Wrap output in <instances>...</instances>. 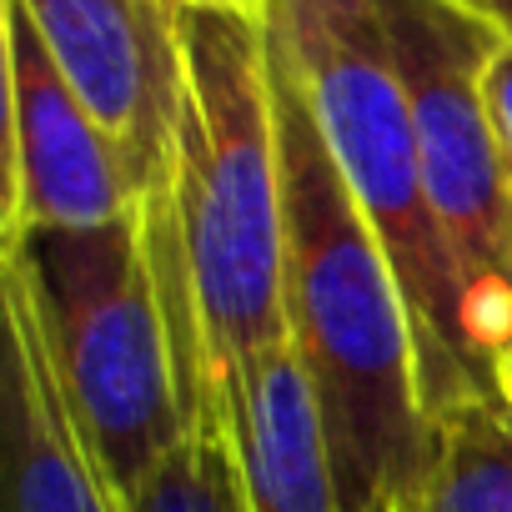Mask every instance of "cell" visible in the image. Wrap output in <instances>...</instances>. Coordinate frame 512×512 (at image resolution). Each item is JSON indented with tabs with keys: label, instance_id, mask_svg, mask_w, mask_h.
Here are the masks:
<instances>
[{
	"label": "cell",
	"instance_id": "7c38bea8",
	"mask_svg": "<svg viewBox=\"0 0 512 512\" xmlns=\"http://www.w3.org/2000/svg\"><path fill=\"white\" fill-rule=\"evenodd\" d=\"M487 106H492V126L512 171V41H497L492 61H487Z\"/></svg>",
	"mask_w": 512,
	"mask_h": 512
},
{
	"label": "cell",
	"instance_id": "52a82bcc",
	"mask_svg": "<svg viewBox=\"0 0 512 512\" xmlns=\"http://www.w3.org/2000/svg\"><path fill=\"white\" fill-rule=\"evenodd\" d=\"M6 241L46 226H106L146 206L126 156L56 71L31 11L6 0Z\"/></svg>",
	"mask_w": 512,
	"mask_h": 512
},
{
	"label": "cell",
	"instance_id": "8992f818",
	"mask_svg": "<svg viewBox=\"0 0 512 512\" xmlns=\"http://www.w3.org/2000/svg\"><path fill=\"white\" fill-rule=\"evenodd\" d=\"M56 71L126 156L141 196H166L181 131V0H21Z\"/></svg>",
	"mask_w": 512,
	"mask_h": 512
},
{
	"label": "cell",
	"instance_id": "9a60e30c",
	"mask_svg": "<svg viewBox=\"0 0 512 512\" xmlns=\"http://www.w3.org/2000/svg\"><path fill=\"white\" fill-rule=\"evenodd\" d=\"M226 6H246V11H267V0H226Z\"/></svg>",
	"mask_w": 512,
	"mask_h": 512
},
{
	"label": "cell",
	"instance_id": "4fadbf2b",
	"mask_svg": "<svg viewBox=\"0 0 512 512\" xmlns=\"http://www.w3.org/2000/svg\"><path fill=\"white\" fill-rule=\"evenodd\" d=\"M452 6L477 16L482 26H492L502 41H512V0H452Z\"/></svg>",
	"mask_w": 512,
	"mask_h": 512
},
{
	"label": "cell",
	"instance_id": "5b68a950",
	"mask_svg": "<svg viewBox=\"0 0 512 512\" xmlns=\"http://www.w3.org/2000/svg\"><path fill=\"white\" fill-rule=\"evenodd\" d=\"M417 121L422 181L457 267L467 342L487 382L512 357V171L487 106L497 31L452 0H377Z\"/></svg>",
	"mask_w": 512,
	"mask_h": 512
},
{
	"label": "cell",
	"instance_id": "3957f363",
	"mask_svg": "<svg viewBox=\"0 0 512 512\" xmlns=\"http://www.w3.org/2000/svg\"><path fill=\"white\" fill-rule=\"evenodd\" d=\"M26 282L76 432L126 507L131 492L221 407L176 322L146 206L106 226H46L6 241Z\"/></svg>",
	"mask_w": 512,
	"mask_h": 512
},
{
	"label": "cell",
	"instance_id": "277c9868",
	"mask_svg": "<svg viewBox=\"0 0 512 512\" xmlns=\"http://www.w3.org/2000/svg\"><path fill=\"white\" fill-rule=\"evenodd\" d=\"M267 16L357 211L397 272L417 327L432 422L462 397L497 392L467 342L457 267L427 201L412 96L382 6L377 0H267Z\"/></svg>",
	"mask_w": 512,
	"mask_h": 512
},
{
	"label": "cell",
	"instance_id": "6da1fadb",
	"mask_svg": "<svg viewBox=\"0 0 512 512\" xmlns=\"http://www.w3.org/2000/svg\"><path fill=\"white\" fill-rule=\"evenodd\" d=\"M272 71L287 176V342L322 417L342 512H427L437 422L407 297L277 36Z\"/></svg>",
	"mask_w": 512,
	"mask_h": 512
},
{
	"label": "cell",
	"instance_id": "8fae6325",
	"mask_svg": "<svg viewBox=\"0 0 512 512\" xmlns=\"http://www.w3.org/2000/svg\"><path fill=\"white\" fill-rule=\"evenodd\" d=\"M126 512H251L221 407L196 412L191 437L131 492Z\"/></svg>",
	"mask_w": 512,
	"mask_h": 512
},
{
	"label": "cell",
	"instance_id": "7a4b0ae2",
	"mask_svg": "<svg viewBox=\"0 0 512 512\" xmlns=\"http://www.w3.org/2000/svg\"><path fill=\"white\" fill-rule=\"evenodd\" d=\"M181 131L161 196L206 377L287 347V176L272 16L181 0Z\"/></svg>",
	"mask_w": 512,
	"mask_h": 512
},
{
	"label": "cell",
	"instance_id": "5bb4252c",
	"mask_svg": "<svg viewBox=\"0 0 512 512\" xmlns=\"http://www.w3.org/2000/svg\"><path fill=\"white\" fill-rule=\"evenodd\" d=\"M497 392H502V402L512 407V357H507V362L497 367Z\"/></svg>",
	"mask_w": 512,
	"mask_h": 512
},
{
	"label": "cell",
	"instance_id": "9c48e42d",
	"mask_svg": "<svg viewBox=\"0 0 512 512\" xmlns=\"http://www.w3.org/2000/svg\"><path fill=\"white\" fill-rule=\"evenodd\" d=\"M221 422L251 512H342L322 417L292 342L221 382Z\"/></svg>",
	"mask_w": 512,
	"mask_h": 512
},
{
	"label": "cell",
	"instance_id": "ba28073f",
	"mask_svg": "<svg viewBox=\"0 0 512 512\" xmlns=\"http://www.w3.org/2000/svg\"><path fill=\"white\" fill-rule=\"evenodd\" d=\"M6 312V512H126L91 462L56 382L26 282L0 272Z\"/></svg>",
	"mask_w": 512,
	"mask_h": 512
},
{
	"label": "cell",
	"instance_id": "30bf717a",
	"mask_svg": "<svg viewBox=\"0 0 512 512\" xmlns=\"http://www.w3.org/2000/svg\"><path fill=\"white\" fill-rule=\"evenodd\" d=\"M427 512H512V407L477 392L437 412Z\"/></svg>",
	"mask_w": 512,
	"mask_h": 512
}]
</instances>
